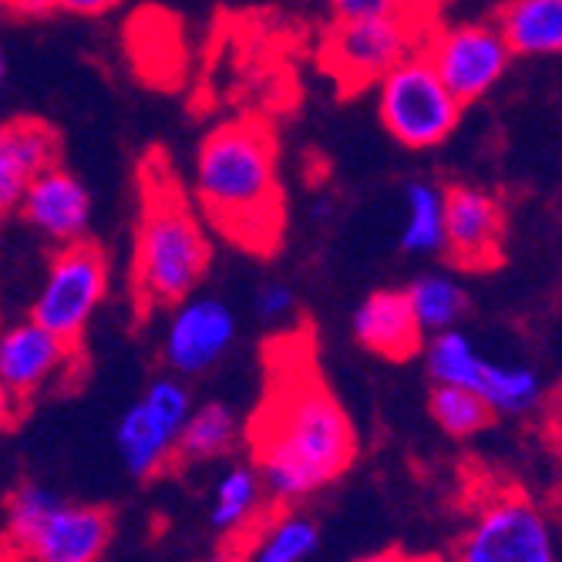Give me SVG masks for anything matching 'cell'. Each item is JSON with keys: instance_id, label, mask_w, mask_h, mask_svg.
Instances as JSON below:
<instances>
[{"instance_id": "6da1fadb", "label": "cell", "mask_w": 562, "mask_h": 562, "mask_svg": "<svg viewBox=\"0 0 562 562\" xmlns=\"http://www.w3.org/2000/svg\"><path fill=\"white\" fill-rule=\"evenodd\" d=\"M252 469L277 505H300L334 485L357 458V431L317 371L314 347L290 334L267 350V391L249 418Z\"/></svg>"}, {"instance_id": "7a4b0ae2", "label": "cell", "mask_w": 562, "mask_h": 562, "mask_svg": "<svg viewBox=\"0 0 562 562\" xmlns=\"http://www.w3.org/2000/svg\"><path fill=\"white\" fill-rule=\"evenodd\" d=\"M192 202L226 243L270 257L286 229L277 132L260 115L220 122L199 142Z\"/></svg>"}, {"instance_id": "3957f363", "label": "cell", "mask_w": 562, "mask_h": 562, "mask_svg": "<svg viewBox=\"0 0 562 562\" xmlns=\"http://www.w3.org/2000/svg\"><path fill=\"white\" fill-rule=\"evenodd\" d=\"M213 267V239L169 156L151 151L138 169V223L132 243V300L142 317L199 290Z\"/></svg>"}, {"instance_id": "277c9868", "label": "cell", "mask_w": 562, "mask_h": 562, "mask_svg": "<svg viewBox=\"0 0 562 562\" xmlns=\"http://www.w3.org/2000/svg\"><path fill=\"white\" fill-rule=\"evenodd\" d=\"M8 536L31 562H101L115 522L101 505H75L37 482H21L8 498Z\"/></svg>"}, {"instance_id": "5b68a950", "label": "cell", "mask_w": 562, "mask_h": 562, "mask_svg": "<svg viewBox=\"0 0 562 562\" xmlns=\"http://www.w3.org/2000/svg\"><path fill=\"white\" fill-rule=\"evenodd\" d=\"M431 18H357L334 21L321 44V68L344 94L378 85L391 68L422 50Z\"/></svg>"}, {"instance_id": "8992f818", "label": "cell", "mask_w": 562, "mask_h": 562, "mask_svg": "<svg viewBox=\"0 0 562 562\" xmlns=\"http://www.w3.org/2000/svg\"><path fill=\"white\" fill-rule=\"evenodd\" d=\"M465 105L415 50L378 81V115L387 135L404 148H435L462 122Z\"/></svg>"}, {"instance_id": "52a82bcc", "label": "cell", "mask_w": 562, "mask_h": 562, "mask_svg": "<svg viewBox=\"0 0 562 562\" xmlns=\"http://www.w3.org/2000/svg\"><path fill=\"white\" fill-rule=\"evenodd\" d=\"M109 296V257L91 239L58 246L50 257L41 290L31 306V321L47 334L65 340L71 350L81 347L88 324Z\"/></svg>"}, {"instance_id": "ba28073f", "label": "cell", "mask_w": 562, "mask_h": 562, "mask_svg": "<svg viewBox=\"0 0 562 562\" xmlns=\"http://www.w3.org/2000/svg\"><path fill=\"white\" fill-rule=\"evenodd\" d=\"M451 562H559L542 508L522 492H492L458 536Z\"/></svg>"}, {"instance_id": "9c48e42d", "label": "cell", "mask_w": 562, "mask_h": 562, "mask_svg": "<svg viewBox=\"0 0 562 562\" xmlns=\"http://www.w3.org/2000/svg\"><path fill=\"white\" fill-rule=\"evenodd\" d=\"M192 412V394L176 378H159L128 407L119 422L115 445L132 479L162 475L176 462V441Z\"/></svg>"}, {"instance_id": "30bf717a", "label": "cell", "mask_w": 562, "mask_h": 562, "mask_svg": "<svg viewBox=\"0 0 562 562\" xmlns=\"http://www.w3.org/2000/svg\"><path fill=\"white\" fill-rule=\"evenodd\" d=\"M422 55L462 105L485 98L508 71V61H513V50H508L492 21H469L448 27L431 24L422 44Z\"/></svg>"}, {"instance_id": "8fae6325", "label": "cell", "mask_w": 562, "mask_h": 562, "mask_svg": "<svg viewBox=\"0 0 562 562\" xmlns=\"http://www.w3.org/2000/svg\"><path fill=\"white\" fill-rule=\"evenodd\" d=\"M236 340V314L220 296L192 293L179 300L169 314L162 357L179 378L210 374Z\"/></svg>"}, {"instance_id": "7c38bea8", "label": "cell", "mask_w": 562, "mask_h": 562, "mask_svg": "<svg viewBox=\"0 0 562 562\" xmlns=\"http://www.w3.org/2000/svg\"><path fill=\"white\" fill-rule=\"evenodd\" d=\"M505 210L502 202L475 186L445 189V239L441 252L462 270H492L502 263Z\"/></svg>"}, {"instance_id": "4fadbf2b", "label": "cell", "mask_w": 562, "mask_h": 562, "mask_svg": "<svg viewBox=\"0 0 562 562\" xmlns=\"http://www.w3.org/2000/svg\"><path fill=\"white\" fill-rule=\"evenodd\" d=\"M21 220L37 229L44 239L68 246L85 239L88 223H91V192L85 182L68 172L61 162L47 166L21 195L18 202Z\"/></svg>"}, {"instance_id": "5bb4252c", "label": "cell", "mask_w": 562, "mask_h": 562, "mask_svg": "<svg viewBox=\"0 0 562 562\" xmlns=\"http://www.w3.org/2000/svg\"><path fill=\"white\" fill-rule=\"evenodd\" d=\"M71 353L75 350L65 340L47 334L31 317L0 327V381L18 404H27L65 371Z\"/></svg>"}, {"instance_id": "9a60e30c", "label": "cell", "mask_w": 562, "mask_h": 562, "mask_svg": "<svg viewBox=\"0 0 562 562\" xmlns=\"http://www.w3.org/2000/svg\"><path fill=\"white\" fill-rule=\"evenodd\" d=\"M55 162H61L55 125L41 119L0 122V213L18 210L24 189Z\"/></svg>"}, {"instance_id": "2e32d148", "label": "cell", "mask_w": 562, "mask_h": 562, "mask_svg": "<svg viewBox=\"0 0 562 562\" xmlns=\"http://www.w3.org/2000/svg\"><path fill=\"white\" fill-rule=\"evenodd\" d=\"M353 337L384 361H407L425 347V330L415 321L404 290H374L364 296L353 311Z\"/></svg>"}, {"instance_id": "e0dca14e", "label": "cell", "mask_w": 562, "mask_h": 562, "mask_svg": "<svg viewBox=\"0 0 562 562\" xmlns=\"http://www.w3.org/2000/svg\"><path fill=\"white\" fill-rule=\"evenodd\" d=\"M492 24L513 58L562 55V0H505Z\"/></svg>"}, {"instance_id": "ac0fdd59", "label": "cell", "mask_w": 562, "mask_h": 562, "mask_svg": "<svg viewBox=\"0 0 562 562\" xmlns=\"http://www.w3.org/2000/svg\"><path fill=\"white\" fill-rule=\"evenodd\" d=\"M321 546V529L293 505H280L277 516H263L246 536L239 562H306Z\"/></svg>"}, {"instance_id": "d6986e66", "label": "cell", "mask_w": 562, "mask_h": 562, "mask_svg": "<svg viewBox=\"0 0 562 562\" xmlns=\"http://www.w3.org/2000/svg\"><path fill=\"white\" fill-rule=\"evenodd\" d=\"M267 488L263 479L252 465H229L216 488H213V505H210V522L220 536L246 539L263 519L267 505Z\"/></svg>"}, {"instance_id": "ffe728a7", "label": "cell", "mask_w": 562, "mask_h": 562, "mask_svg": "<svg viewBox=\"0 0 562 562\" xmlns=\"http://www.w3.org/2000/svg\"><path fill=\"white\" fill-rule=\"evenodd\" d=\"M243 438L239 418L233 407L223 401H206L189 412L179 441H176V458L179 462H213V458L229 454Z\"/></svg>"}, {"instance_id": "44dd1931", "label": "cell", "mask_w": 562, "mask_h": 562, "mask_svg": "<svg viewBox=\"0 0 562 562\" xmlns=\"http://www.w3.org/2000/svg\"><path fill=\"white\" fill-rule=\"evenodd\" d=\"M422 353H425V368H428L435 384L475 391V381H479L485 357L475 350V344L462 330L448 327V330L428 334Z\"/></svg>"}, {"instance_id": "7402d4cb", "label": "cell", "mask_w": 562, "mask_h": 562, "mask_svg": "<svg viewBox=\"0 0 562 562\" xmlns=\"http://www.w3.org/2000/svg\"><path fill=\"white\" fill-rule=\"evenodd\" d=\"M445 239V192L431 182H412L404 189V229L401 246L407 252H441Z\"/></svg>"}, {"instance_id": "603a6c76", "label": "cell", "mask_w": 562, "mask_h": 562, "mask_svg": "<svg viewBox=\"0 0 562 562\" xmlns=\"http://www.w3.org/2000/svg\"><path fill=\"white\" fill-rule=\"evenodd\" d=\"M404 293H407V303H412L415 321L422 324L425 337L454 327L458 321H462V314L469 311L465 286L454 283L451 277H441V273L415 280Z\"/></svg>"}, {"instance_id": "cb8c5ba5", "label": "cell", "mask_w": 562, "mask_h": 562, "mask_svg": "<svg viewBox=\"0 0 562 562\" xmlns=\"http://www.w3.org/2000/svg\"><path fill=\"white\" fill-rule=\"evenodd\" d=\"M475 391L492 407V415H522L539 401V378L522 364L485 361L475 381Z\"/></svg>"}, {"instance_id": "d4e9b609", "label": "cell", "mask_w": 562, "mask_h": 562, "mask_svg": "<svg viewBox=\"0 0 562 562\" xmlns=\"http://www.w3.org/2000/svg\"><path fill=\"white\" fill-rule=\"evenodd\" d=\"M428 404H431V418L438 422V428L445 435H451V438H472V435L485 431L488 422L495 418L492 407L472 387H445V384H435Z\"/></svg>"}, {"instance_id": "484cf974", "label": "cell", "mask_w": 562, "mask_h": 562, "mask_svg": "<svg viewBox=\"0 0 562 562\" xmlns=\"http://www.w3.org/2000/svg\"><path fill=\"white\" fill-rule=\"evenodd\" d=\"M122 0H4L8 18L18 21H44V18H105Z\"/></svg>"}, {"instance_id": "4316f807", "label": "cell", "mask_w": 562, "mask_h": 562, "mask_svg": "<svg viewBox=\"0 0 562 562\" xmlns=\"http://www.w3.org/2000/svg\"><path fill=\"white\" fill-rule=\"evenodd\" d=\"M334 21H357V18H431L435 4L428 0H330Z\"/></svg>"}, {"instance_id": "83f0119b", "label": "cell", "mask_w": 562, "mask_h": 562, "mask_svg": "<svg viewBox=\"0 0 562 562\" xmlns=\"http://www.w3.org/2000/svg\"><path fill=\"white\" fill-rule=\"evenodd\" d=\"M252 306H257V314L267 321V324H280L286 321L293 311H296V293L290 283L283 280H267L260 290H257V300H252Z\"/></svg>"}, {"instance_id": "f1b7e54d", "label": "cell", "mask_w": 562, "mask_h": 562, "mask_svg": "<svg viewBox=\"0 0 562 562\" xmlns=\"http://www.w3.org/2000/svg\"><path fill=\"white\" fill-rule=\"evenodd\" d=\"M18 401H14V394L4 387V381H0V431L4 428H11V422H14V415H18Z\"/></svg>"}, {"instance_id": "f546056e", "label": "cell", "mask_w": 562, "mask_h": 562, "mask_svg": "<svg viewBox=\"0 0 562 562\" xmlns=\"http://www.w3.org/2000/svg\"><path fill=\"white\" fill-rule=\"evenodd\" d=\"M353 562H412V555H404L397 549H384V552H371V555H361Z\"/></svg>"}, {"instance_id": "4dcf8cb0", "label": "cell", "mask_w": 562, "mask_h": 562, "mask_svg": "<svg viewBox=\"0 0 562 562\" xmlns=\"http://www.w3.org/2000/svg\"><path fill=\"white\" fill-rule=\"evenodd\" d=\"M4 85H8V50L0 47V94H4Z\"/></svg>"}, {"instance_id": "1f68e13d", "label": "cell", "mask_w": 562, "mask_h": 562, "mask_svg": "<svg viewBox=\"0 0 562 562\" xmlns=\"http://www.w3.org/2000/svg\"><path fill=\"white\" fill-rule=\"evenodd\" d=\"M8 21V8H4V0H0V24Z\"/></svg>"}, {"instance_id": "d6a6232c", "label": "cell", "mask_w": 562, "mask_h": 562, "mask_svg": "<svg viewBox=\"0 0 562 562\" xmlns=\"http://www.w3.org/2000/svg\"><path fill=\"white\" fill-rule=\"evenodd\" d=\"M412 562H445V559H412Z\"/></svg>"}, {"instance_id": "836d02e7", "label": "cell", "mask_w": 562, "mask_h": 562, "mask_svg": "<svg viewBox=\"0 0 562 562\" xmlns=\"http://www.w3.org/2000/svg\"><path fill=\"white\" fill-rule=\"evenodd\" d=\"M428 4H438V0H428Z\"/></svg>"}, {"instance_id": "e575fe53", "label": "cell", "mask_w": 562, "mask_h": 562, "mask_svg": "<svg viewBox=\"0 0 562 562\" xmlns=\"http://www.w3.org/2000/svg\"><path fill=\"white\" fill-rule=\"evenodd\" d=\"M559 495H562V485H559Z\"/></svg>"}]
</instances>
